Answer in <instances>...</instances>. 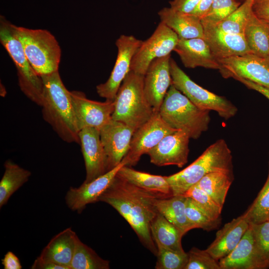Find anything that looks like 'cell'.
Segmentation results:
<instances>
[{"mask_svg":"<svg viewBox=\"0 0 269 269\" xmlns=\"http://www.w3.org/2000/svg\"><path fill=\"white\" fill-rule=\"evenodd\" d=\"M267 62L268 63V65H269V56L266 59Z\"/></svg>","mask_w":269,"mask_h":269,"instance_id":"46","label":"cell"},{"mask_svg":"<svg viewBox=\"0 0 269 269\" xmlns=\"http://www.w3.org/2000/svg\"><path fill=\"white\" fill-rule=\"evenodd\" d=\"M214 0H200L196 8L191 13L202 18L209 11Z\"/></svg>","mask_w":269,"mask_h":269,"instance_id":"45","label":"cell"},{"mask_svg":"<svg viewBox=\"0 0 269 269\" xmlns=\"http://www.w3.org/2000/svg\"><path fill=\"white\" fill-rule=\"evenodd\" d=\"M252 229L256 257L261 269L269 267V221L250 223Z\"/></svg>","mask_w":269,"mask_h":269,"instance_id":"33","label":"cell"},{"mask_svg":"<svg viewBox=\"0 0 269 269\" xmlns=\"http://www.w3.org/2000/svg\"><path fill=\"white\" fill-rule=\"evenodd\" d=\"M4 269H21L22 267L18 257L12 252L8 251L1 260Z\"/></svg>","mask_w":269,"mask_h":269,"instance_id":"42","label":"cell"},{"mask_svg":"<svg viewBox=\"0 0 269 269\" xmlns=\"http://www.w3.org/2000/svg\"><path fill=\"white\" fill-rule=\"evenodd\" d=\"M218 261L221 269H261L250 224L235 249Z\"/></svg>","mask_w":269,"mask_h":269,"instance_id":"24","label":"cell"},{"mask_svg":"<svg viewBox=\"0 0 269 269\" xmlns=\"http://www.w3.org/2000/svg\"><path fill=\"white\" fill-rule=\"evenodd\" d=\"M174 51L186 68L201 67L220 70L221 65L204 38H179Z\"/></svg>","mask_w":269,"mask_h":269,"instance_id":"20","label":"cell"},{"mask_svg":"<svg viewBox=\"0 0 269 269\" xmlns=\"http://www.w3.org/2000/svg\"><path fill=\"white\" fill-rule=\"evenodd\" d=\"M79 136L86 168L84 182L88 183L107 172L105 153L99 129L83 128L80 131Z\"/></svg>","mask_w":269,"mask_h":269,"instance_id":"18","label":"cell"},{"mask_svg":"<svg viewBox=\"0 0 269 269\" xmlns=\"http://www.w3.org/2000/svg\"><path fill=\"white\" fill-rule=\"evenodd\" d=\"M186 197V214L194 228H200L207 231L216 228L220 220H212L192 198Z\"/></svg>","mask_w":269,"mask_h":269,"instance_id":"36","label":"cell"},{"mask_svg":"<svg viewBox=\"0 0 269 269\" xmlns=\"http://www.w3.org/2000/svg\"><path fill=\"white\" fill-rule=\"evenodd\" d=\"M170 70L172 84L199 108L215 111L219 116L226 120L237 114L238 109L232 103L226 98L210 92L197 84L171 58Z\"/></svg>","mask_w":269,"mask_h":269,"instance_id":"8","label":"cell"},{"mask_svg":"<svg viewBox=\"0 0 269 269\" xmlns=\"http://www.w3.org/2000/svg\"><path fill=\"white\" fill-rule=\"evenodd\" d=\"M79 131L87 127L100 129L112 119L115 101L101 102L88 99L83 92L70 91Z\"/></svg>","mask_w":269,"mask_h":269,"instance_id":"14","label":"cell"},{"mask_svg":"<svg viewBox=\"0 0 269 269\" xmlns=\"http://www.w3.org/2000/svg\"><path fill=\"white\" fill-rule=\"evenodd\" d=\"M142 41L133 35L122 34L116 40V60L107 81L97 86L98 94L106 100H115L124 79L131 71L132 61Z\"/></svg>","mask_w":269,"mask_h":269,"instance_id":"10","label":"cell"},{"mask_svg":"<svg viewBox=\"0 0 269 269\" xmlns=\"http://www.w3.org/2000/svg\"><path fill=\"white\" fill-rule=\"evenodd\" d=\"M176 130L169 127L159 113H155L134 132L129 150L122 161L126 166L135 165L142 155L147 154L165 136Z\"/></svg>","mask_w":269,"mask_h":269,"instance_id":"11","label":"cell"},{"mask_svg":"<svg viewBox=\"0 0 269 269\" xmlns=\"http://www.w3.org/2000/svg\"><path fill=\"white\" fill-rule=\"evenodd\" d=\"M170 55L158 58L149 64L144 75L146 98L155 113H158L165 96L172 84Z\"/></svg>","mask_w":269,"mask_h":269,"instance_id":"16","label":"cell"},{"mask_svg":"<svg viewBox=\"0 0 269 269\" xmlns=\"http://www.w3.org/2000/svg\"><path fill=\"white\" fill-rule=\"evenodd\" d=\"M125 164L122 161L113 169L90 182H83L78 187H70L65 198L68 207L80 213L87 205L99 201L100 197L110 186L119 170Z\"/></svg>","mask_w":269,"mask_h":269,"instance_id":"17","label":"cell"},{"mask_svg":"<svg viewBox=\"0 0 269 269\" xmlns=\"http://www.w3.org/2000/svg\"><path fill=\"white\" fill-rule=\"evenodd\" d=\"M71 269H109L110 262L101 258L92 249L77 238Z\"/></svg>","mask_w":269,"mask_h":269,"instance_id":"31","label":"cell"},{"mask_svg":"<svg viewBox=\"0 0 269 269\" xmlns=\"http://www.w3.org/2000/svg\"><path fill=\"white\" fill-rule=\"evenodd\" d=\"M116 176L160 198L173 196L165 176L153 175L137 171L126 165L120 168Z\"/></svg>","mask_w":269,"mask_h":269,"instance_id":"25","label":"cell"},{"mask_svg":"<svg viewBox=\"0 0 269 269\" xmlns=\"http://www.w3.org/2000/svg\"><path fill=\"white\" fill-rule=\"evenodd\" d=\"M158 198L160 197L116 176L99 201L115 209L129 224L141 244L156 256L157 249L150 226L158 213L155 204Z\"/></svg>","mask_w":269,"mask_h":269,"instance_id":"1","label":"cell"},{"mask_svg":"<svg viewBox=\"0 0 269 269\" xmlns=\"http://www.w3.org/2000/svg\"><path fill=\"white\" fill-rule=\"evenodd\" d=\"M249 226L250 223L244 213L233 219L217 232L214 240L206 250L219 261L235 249Z\"/></svg>","mask_w":269,"mask_h":269,"instance_id":"21","label":"cell"},{"mask_svg":"<svg viewBox=\"0 0 269 269\" xmlns=\"http://www.w3.org/2000/svg\"><path fill=\"white\" fill-rule=\"evenodd\" d=\"M252 9L259 18L269 21V0H254Z\"/></svg>","mask_w":269,"mask_h":269,"instance_id":"41","label":"cell"},{"mask_svg":"<svg viewBox=\"0 0 269 269\" xmlns=\"http://www.w3.org/2000/svg\"><path fill=\"white\" fill-rule=\"evenodd\" d=\"M244 214L250 223L259 224L269 219V171L265 184Z\"/></svg>","mask_w":269,"mask_h":269,"instance_id":"34","label":"cell"},{"mask_svg":"<svg viewBox=\"0 0 269 269\" xmlns=\"http://www.w3.org/2000/svg\"><path fill=\"white\" fill-rule=\"evenodd\" d=\"M268 24H269V21H268Z\"/></svg>","mask_w":269,"mask_h":269,"instance_id":"47","label":"cell"},{"mask_svg":"<svg viewBox=\"0 0 269 269\" xmlns=\"http://www.w3.org/2000/svg\"><path fill=\"white\" fill-rule=\"evenodd\" d=\"M240 5L235 0H214L209 11L201 18V21L217 24L221 21Z\"/></svg>","mask_w":269,"mask_h":269,"instance_id":"38","label":"cell"},{"mask_svg":"<svg viewBox=\"0 0 269 269\" xmlns=\"http://www.w3.org/2000/svg\"><path fill=\"white\" fill-rule=\"evenodd\" d=\"M160 21L174 31L180 39L204 38L203 27L200 18L191 14L164 7L158 12Z\"/></svg>","mask_w":269,"mask_h":269,"instance_id":"22","label":"cell"},{"mask_svg":"<svg viewBox=\"0 0 269 269\" xmlns=\"http://www.w3.org/2000/svg\"><path fill=\"white\" fill-rule=\"evenodd\" d=\"M183 195L192 198L212 220H220L223 208L196 185L191 187Z\"/></svg>","mask_w":269,"mask_h":269,"instance_id":"37","label":"cell"},{"mask_svg":"<svg viewBox=\"0 0 269 269\" xmlns=\"http://www.w3.org/2000/svg\"><path fill=\"white\" fill-rule=\"evenodd\" d=\"M178 40L176 33L160 21L152 34L142 41L133 57L131 70L144 75L153 60L170 55Z\"/></svg>","mask_w":269,"mask_h":269,"instance_id":"9","label":"cell"},{"mask_svg":"<svg viewBox=\"0 0 269 269\" xmlns=\"http://www.w3.org/2000/svg\"><path fill=\"white\" fill-rule=\"evenodd\" d=\"M40 77L43 84L41 106L43 119L63 140L80 144V131L70 93L64 86L58 71Z\"/></svg>","mask_w":269,"mask_h":269,"instance_id":"2","label":"cell"},{"mask_svg":"<svg viewBox=\"0 0 269 269\" xmlns=\"http://www.w3.org/2000/svg\"><path fill=\"white\" fill-rule=\"evenodd\" d=\"M134 132L125 124L112 119L100 129L107 172L122 162L129 150Z\"/></svg>","mask_w":269,"mask_h":269,"instance_id":"13","label":"cell"},{"mask_svg":"<svg viewBox=\"0 0 269 269\" xmlns=\"http://www.w3.org/2000/svg\"><path fill=\"white\" fill-rule=\"evenodd\" d=\"M150 229L156 245L175 251L184 252L181 232L159 212L152 221Z\"/></svg>","mask_w":269,"mask_h":269,"instance_id":"28","label":"cell"},{"mask_svg":"<svg viewBox=\"0 0 269 269\" xmlns=\"http://www.w3.org/2000/svg\"><path fill=\"white\" fill-rule=\"evenodd\" d=\"M188 255V261L184 269H221L219 261L206 250L193 247Z\"/></svg>","mask_w":269,"mask_h":269,"instance_id":"39","label":"cell"},{"mask_svg":"<svg viewBox=\"0 0 269 269\" xmlns=\"http://www.w3.org/2000/svg\"><path fill=\"white\" fill-rule=\"evenodd\" d=\"M190 138L186 132L180 130L165 136L147 152L150 162L159 166L174 165L182 167L188 162Z\"/></svg>","mask_w":269,"mask_h":269,"instance_id":"15","label":"cell"},{"mask_svg":"<svg viewBox=\"0 0 269 269\" xmlns=\"http://www.w3.org/2000/svg\"><path fill=\"white\" fill-rule=\"evenodd\" d=\"M77 237L71 228L64 230L51 239L39 257L71 269Z\"/></svg>","mask_w":269,"mask_h":269,"instance_id":"23","label":"cell"},{"mask_svg":"<svg viewBox=\"0 0 269 269\" xmlns=\"http://www.w3.org/2000/svg\"><path fill=\"white\" fill-rule=\"evenodd\" d=\"M209 112L197 107L171 84L158 113L169 127L184 131L190 138L198 139L208 129Z\"/></svg>","mask_w":269,"mask_h":269,"instance_id":"4","label":"cell"},{"mask_svg":"<svg viewBox=\"0 0 269 269\" xmlns=\"http://www.w3.org/2000/svg\"><path fill=\"white\" fill-rule=\"evenodd\" d=\"M201 23L204 38L217 59L252 53L243 35L227 32L216 24L204 21Z\"/></svg>","mask_w":269,"mask_h":269,"instance_id":"19","label":"cell"},{"mask_svg":"<svg viewBox=\"0 0 269 269\" xmlns=\"http://www.w3.org/2000/svg\"><path fill=\"white\" fill-rule=\"evenodd\" d=\"M236 80L243 83L248 88L260 93L265 97H266L268 100H269V88L264 87L263 86L255 83L252 81H251L249 80L243 78H236Z\"/></svg>","mask_w":269,"mask_h":269,"instance_id":"44","label":"cell"},{"mask_svg":"<svg viewBox=\"0 0 269 269\" xmlns=\"http://www.w3.org/2000/svg\"><path fill=\"white\" fill-rule=\"evenodd\" d=\"M233 180V174L214 172L207 174L195 185L206 192L223 208Z\"/></svg>","mask_w":269,"mask_h":269,"instance_id":"30","label":"cell"},{"mask_svg":"<svg viewBox=\"0 0 269 269\" xmlns=\"http://www.w3.org/2000/svg\"><path fill=\"white\" fill-rule=\"evenodd\" d=\"M157 249L156 269H184L188 261V255L156 245Z\"/></svg>","mask_w":269,"mask_h":269,"instance_id":"35","label":"cell"},{"mask_svg":"<svg viewBox=\"0 0 269 269\" xmlns=\"http://www.w3.org/2000/svg\"><path fill=\"white\" fill-rule=\"evenodd\" d=\"M244 36L252 53L265 59L269 56L268 22L259 18L253 11L248 17Z\"/></svg>","mask_w":269,"mask_h":269,"instance_id":"26","label":"cell"},{"mask_svg":"<svg viewBox=\"0 0 269 269\" xmlns=\"http://www.w3.org/2000/svg\"><path fill=\"white\" fill-rule=\"evenodd\" d=\"M214 172L233 174L231 151L223 139L217 140L191 164L176 173L166 176V179L172 195H183L204 176Z\"/></svg>","mask_w":269,"mask_h":269,"instance_id":"3","label":"cell"},{"mask_svg":"<svg viewBox=\"0 0 269 269\" xmlns=\"http://www.w3.org/2000/svg\"><path fill=\"white\" fill-rule=\"evenodd\" d=\"M14 29L29 62L39 76L58 71L61 50L50 31L15 25Z\"/></svg>","mask_w":269,"mask_h":269,"instance_id":"7","label":"cell"},{"mask_svg":"<svg viewBox=\"0 0 269 269\" xmlns=\"http://www.w3.org/2000/svg\"><path fill=\"white\" fill-rule=\"evenodd\" d=\"M254 0H246L226 18L216 24L221 30L228 33L244 35L248 17L253 11Z\"/></svg>","mask_w":269,"mask_h":269,"instance_id":"32","label":"cell"},{"mask_svg":"<svg viewBox=\"0 0 269 269\" xmlns=\"http://www.w3.org/2000/svg\"><path fill=\"white\" fill-rule=\"evenodd\" d=\"M268 221H269V219L268 220Z\"/></svg>","mask_w":269,"mask_h":269,"instance_id":"48","label":"cell"},{"mask_svg":"<svg viewBox=\"0 0 269 269\" xmlns=\"http://www.w3.org/2000/svg\"><path fill=\"white\" fill-rule=\"evenodd\" d=\"M30 268L31 269H68L66 267L43 260L39 257L34 261Z\"/></svg>","mask_w":269,"mask_h":269,"instance_id":"43","label":"cell"},{"mask_svg":"<svg viewBox=\"0 0 269 269\" xmlns=\"http://www.w3.org/2000/svg\"><path fill=\"white\" fill-rule=\"evenodd\" d=\"M4 172L0 182V208L6 204L11 196L25 183L31 172L10 160L4 164Z\"/></svg>","mask_w":269,"mask_h":269,"instance_id":"29","label":"cell"},{"mask_svg":"<svg viewBox=\"0 0 269 269\" xmlns=\"http://www.w3.org/2000/svg\"><path fill=\"white\" fill-rule=\"evenodd\" d=\"M187 197L183 195L158 198L155 206L158 212L173 224L184 235L194 229L188 221L185 211Z\"/></svg>","mask_w":269,"mask_h":269,"instance_id":"27","label":"cell"},{"mask_svg":"<svg viewBox=\"0 0 269 269\" xmlns=\"http://www.w3.org/2000/svg\"><path fill=\"white\" fill-rule=\"evenodd\" d=\"M112 119L121 122L134 131L155 113L144 91V75L130 71L123 81L114 100Z\"/></svg>","mask_w":269,"mask_h":269,"instance_id":"5","label":"cell"},{"mask_svg":"<svg viewBox=\"0 0 269 269\" xmlns=\"http://www.w3.org/2000/svg\"><path fill=\"white\" fill-rule=\"evenodd\" d=\"M200 0H172L169 2L170 7L184 13L191 14Z\"/></svg>","mask_w":269,"mask_h":269,"instance_id":"40","label":"cell"},{"mask_svg":"<svg viewBox=\"0 0 269 269\" xmlns=\"http://www.w3.org/2000/svg\"><path fill=\"white\" fill-rule=\"evenodd\" d=\"M0 41L13 61L17 70L18 86L32 102L41 106L42 80L29 62L14 29V25L3 16L0 17Z\"/></svg>","mask_w":269,"mask_h":269,"instance_id":"6","label":"cell"},{"mask_svg":"<svg viewBox=\"0 0 269 269\" xmlns=\"http://www.w3.org/2000/svg\"><path fill=\"white\" fill-rule=\"evenodd\" d=\"M218 60L224 78H243L269 88V65L266 59L251 53Z\"/></svg>","mask_w":269,"mask_h":269,"instance_id":"12","label":"cell"}]
</instances>
